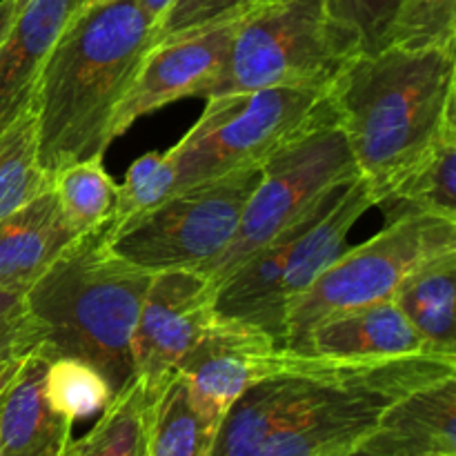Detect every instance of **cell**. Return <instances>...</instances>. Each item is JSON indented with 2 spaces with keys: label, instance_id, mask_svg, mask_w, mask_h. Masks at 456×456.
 Wrapping results in <instances>:
<instances>
[{
  "label": "cell",
  "instance_id": "6da1fadb",
  "mask_svg": "<svg viewBox=\"0 0 456 456\" xmlns=\"http://www.w3.org/2000/svg\"><path fill=\"white\" fill-rule=\"evenodd\" d=\"M151 29L138 0H98L58 36L31 96L38 163L49 176L105 156L116 111L151 49Z\"/></svg>",
  "mask_w": 456,
  "mask_h": 456
},
{
  "label": "cell",
  "instance_id": "7a4b0ae2",
  "mask_svg": "<svg viewBox=\"0 0 456 456\" xmlns=\"http://www.w3.org/2000/svg\"><path fill=\"white\" fill-rule=\"evenodd\" d=\"M328 102L377 205L456 123L454 49L359 53L328 89Z\"/></svg>",
  "mask_w": 456,
  "mask_h": 456
},
{
  "label": "cell",
  "instance_id": "3957f363",
  "mask_svg": "<svg viewBox=\"0 0 456 456\" xmlns=\"http://www.w3.org/2000/svg\"><path fill=\"white\" fill-rule=\"evenodd\" d=\"M151 276L111 252L107 223L78 234L22 294L27 354L85 361L116 395L134 377L132 338Z\"/></svg>",
  "mask_w": 456,
  "mask_h": 456
},
{
  "label": "cell",
  "instance_id": "277c9868",
  "mask_svg": "<svg viewBox=\"0 0 456 456\" xmlns=\"http://www.w3.org/2000/svg\"><path fill=\"white\" fill-rule=\"evenodd\" d=\"M374 208L361 176L330 191L305 218L249 256L214 292L216 319L249 325L285 347V316L343 252L352 227Z\"/></svg>",
  "mask_w": 456,
  "mask_h": 456
},
{
  "label": "cell",
  "instance_id": "5b68a950",
  "mask_svg": "<svg viewBox=\"0 0 456 456\" xmlns=\"http://www.w3.org/2000/svg\"><path fill=\"white\" fill-rule=\"evenodd\" d=\"M359 40L330 16L325 0H270L245 13L225 67L205 98L258 89L328 92Z\"/></svg>",
  "mask_w": 456,
  "mask_h": 456
},
{
  "label": "cell",
  "instance_id": "8992f818",
  "mask_svg": "<svg viewBox=\"0 0 456 456\" xmlns=\"http://www.w3.org/2000/svg\"><path fill=\"white\" fill-rule=\"evenodd\" d=\"M456 374V356L334 361L298 414L256 456H330L354 448L395 401Z\"/></svg>",
  "mask_w": 456,
  "mask_h": 456
},
{
  "label": "cell",
  "instance_id": "52a82bcc",
  "mask_svg": "<svg viewBox=\"0 0 456 456\" xmlns=\"http://www.w3.org/2000/svg\"><path fill=\"white\" fill-rule=\"evenodd\" d=\"M450 254H456V221L417 214L386 223L377 236L346 249L289 303L285 347L297 352L310 330L328 316L395 301L412 276Z\"/></svg>",
  "mask_w": 456,
  "mask_h": 456
},
{
  "label": "cell",
  "instance_id": "ba28073f",
  "mask_svg": "<svg viewBox=\"0 0 456 456\" xmlns=\"http://www.w3.org/2000/svg\"><path fill=\"white\" fill-rule=\"evenodd\" d=\"M261 181L230 243L199 274L218 285L249 256L305 218L325 196L356 178V165L332 110L261 165Z\"/></svg>",
  "mask_w": 456,
  "mask_h": 456
},
{
  "label": "cell",
  "instance_id": "9c48e42d",
  "mask_svg": "<svg viewBox=\"0 0 456 456\" xmlns=\"http://www.w3.org/2000/svg\"><path fill=\"white\" fill-rule=\"evenodd\" d=\"M205 101L194 127L165 151L176 169L174 191L258 167L330 114L328 92L314 89H258Z\"/></svg>",
  "mask_w": 456,
  "mask_h": 456
},
{
  "label": "cell",
  "instance_id": "30bf717a",
  "mask_svg": "<svg viewBox=\"0 0 456 456\" xmlns=\"http://www.w3.org/2000/svg\"><path fill=\"white\" fill-rule=\"evenodd\" d=\"M261 174V165L236 169L174 191L154 209L107 232V245L116 256L151 274L199 270L236 234Z\"/></svg>",
  "mask_w": 456,
  "mask_h": 456
},
{
  "label": "cell",
  "instance_id": "8fae6325",
  "mask_svg": "<svg viewBox=\"0 0 456 456\" xmlns=\"http://www.w3.org/2000/svg\"><path fill=\"white\" fill-rule=\"evenodd\" d=\"M216 321L214 288L196 270L151 276L132 338L134 377L159 390Z\"/></svg>",
  "mask_w": 456,
  "mask_h": 456
},
{
  "label": "cell",
  "instance_id": "7c38bea8",
  "mask_svg": "<svg viewBox=\"0 0 456 456\" xmlns=\"http://www.w3.org/2000/svg\"><path fill=\"white\" fill-rule=\"evenodd\" d=\"M200 417L221 426L254 383L285 370V347L249 325L216 319L176 368Z\"/></svg>",
  "mask_w": 456,
  "mask_h": 456
},
{
  "label": "cell",
  "instance_id": "4fadbf2b",
  "mask_svg": "<svg viewBox=\"0 0 456 456\" xmlns=\"http://www.w3.org/2000/svg\"><path fill=\"white\" fill-rule=\"evenodd\" d=\"M240 18L151 47L116 111L111 138H120L136 120L160 107H167L169 102L181 98L205 101L225 67Z\"/></svg>",
  "mask_w": 456,
  "mask_h": 456
},
{
  "label": "cell",
  "instance_id": "5bb4252c",
  "mask_svg": "<svg viewBox=\"0 0 456 456\" xmlns=\"http://www.w3.org/2000/svg\"><path fill=\"white\" fill-rule=\"evenodd\" d=\"M87 0H18L0 40V132L31 105L36 83L71 18Z\"/></svg>",
  "mask_w": 456,
  "mask_h": 456
},
{
  "label": "cell",
  "instance_id": "9a60e30c",
  "mask_svg": "<svg viewBox=\"0 0 456 456\" xmlns=\"http://www.w3.org/2000/svg\"><path fill=\"white\" fill-rule=\"evenodd\" d=\"M297 352L338 361L435 354L395 301L354 307L319 321Z\"/></svg>",
  "mask_w": 456,
  "mask_h": 456
},
{
  "label": "cell",
  "instance_id": "2e32d148",
  "mask_svg": "<svg viewBox=\"0 0 456 456\" xmlns=\"http://www.w3.org/2000/svg\"><path fill=\"white\" fill-rule=\"evenodd\" d=\"M365 441L390 456H456V374L395 401Z\"/></svg>",
  "mask_w": 456,
  "mask_h": 456
},
{
  "label": "cell",
  "instance_id": "e0dca14e",
  "mask_svg": "<svg viewBox=\"0 0 456 456\" xmlns=\"http://www.w3.org/2000/svg\"><path fill=\"white\" fill-rule=\"evenodd\" d=\"M47 359L22 356L0 392V448L3 456H65L74 423L53 412L43 396Z\"/></svg>",
  "mask_w": 456,
  "mask_h": 456
},
{
  "label": "cell",
  "instance_id": "ac0fdd59",
  "mask_svg": "<svg viewBox=\"0 0 456 456\" xmlns=\"http://www.w3.org/2000/svg\"><path fill=\"white\" fill-rule=\"evenodd\" d=\"M74 239L52 190L0 218V289L22 297Z\"/></svg>",
  "mask_w": 456,
  "mask_h": 456
},
{
  "label": "cell",
  "instance_id": "d6986e66",
  "mask_svg": "<svg viewBox=\"0 0 456 456\" xmlns=\"http://www.w3.org/2000/svg\"><path fill=\"white\" fill-rule=\"evenodd\" d=\"M386 223L405 216H441L456 221V123L377 200Z\"/></svg>",
  "mask_w": 456,
  "mask_h": 456
},
{
  "label": "cell",
  "instance_id": "ffe728a7",
  "mask_svg": "<svg viewBox=\"0 0 456 456\" xmlns=\"http://www.w3.org/2000/svg\"><path fill=\"white\" fill-rule=\"evenodd\" d=\"M395 303L428 350L456 356V254L412 276L396 292Z\"/></svg>",
  "mask_w": 456,
  "mask_h": 456
},
{
  "label": "cell",
  "instance_id": "44dd1931",
  "mask_svg": "<svg viewBox=\"0 0 456 456\" xmlns=\"http://www.w3.org/2000/svg\"><path fill=\"white\" fill-rule=\"evenodd\" d=\"M216 432L218 428L194 408L178 372L151 390L145 456H209Z\"/></svg>",
  "mask_w": 456,
  "mask_h": 456
},
{
  "label": "cell",
  "instance_id": "7402d4cb",
  "mask_svg": "<svg viewBox=\"0 0 456 456\" xmlns=\"http://www.w3.org/2000/svg\"><path fill=\"white\" fill-rule=\"evenodd\" d=\"M150 403L151 390L132 377L111 396L96 426L83 439L69 441L65 456H145Z\"/></svg>",
  "mask_w": 456,
  "mask_h": 456
},
{
  "label": "cell",
  "instance_id": "603a6c76",
  "mask_svg": "<svg viewBox=\"0 0 456 456\" xmlns=\"http://www.w3.org/2000/svg\"><path fill=\"white\" fill-rule=\"evenodd\" d=\"M52 190L38 163V134L31 105L0 132V218Z\"/></svg>",
  "mask_w": 456,
  "mask_h": 456
},
{
  "label": "cell",
  "instance_id": "cb8c5ba5",
  "mask_svg": "<svg viewBox=\"0 0 456 456\" xmlns=\"http://www.w3.org/2000/svg\"><path fill=\"white\" fill-rule=\"evenodd\" d=\"M52 191L62 218L76 236L110 223L118 185L107 174L102 156L78 160L52 176Z\"/></svg>",
  "mask_w": 456,
  "mask_h": 456
},
{
  "label": "cell",
  "instance_id": "d4e9b609",
  "mask_svg": "<svg viewBox=\"0 0 456 456\" xmlns=\"http://www.w3.org/2000/svg\"><path fill=\"white\" fill-rule=\"evenodd\" d=\"M43 396L49 408L76 423L102 412L114 396L107 379L78 359L47 361L43 374Z\"/></svg>",
  "mask_w": 456,
  "mask_h": 456
},
{
  "label": "cell",
  "instance_id": "484cf974",
  "mask_svg": "<svg viewBox=\"0 0 456 456\" xmlns=\"http://www.w3.org/2000/svg\"><path fill=\"white\" fill-rule=\"evenodd\" d=\"M174 190H176V169L165 151H150L134 160L132 167L127 169L125 183L118 185L107 232H116L125 223L154 209L156 205L169 199Z\"/></svg>",
  "mask_w": 456,
  "mask_h": 456
},
{
  "label": "cell",
  "instance_id": "4316f807",
  "mask_svg": "<svg viewBox=\"0 0 456 456\" xmlns=\"http://www.w3.org/2000/svg\"><path fill=\"white\" fill-rule=\"evenodd\" d=\"M387 47L399 49H454L456 0H403Z\"/></svg>",
  "mask_w": 456,
  "mask_h": 456
},
{
  "label": "cell",
  "instance_id": "83f0119b",
  "mask_svg": "<svg viewBox=\"0 0 456 456\" xmlns=\"http://www.w3.org/2000/svg\"><path fill=\"white\" fill-rule=\"evenodd\" d=\"M270 0H172L151 29V47L194 34L221 22L236 20Z\"/></svg>",
  "mask_w": 456,
  "mask_h": 456
},
{
  "label": "cell",
  "instance_id": "f1b7e54d",
  "mask_svg": "<svg viewBox=\"0 0 456 456\" xmlns=\"http://www.w3.org/2000/svg\"><path fill=\"white\" fill-rule=\"evenodd\" d=\"M403 0H325L330 16L359 40L361 53L387 47L390 29Z\"/></svg>",
  "mask_w": 456,
  "mask_h": 456
},
{
  "label": "cell",
  "instance_id": "f546056e",
  "mask_svg": "<svg viewBox=\"0 0 456 456\" xmlns=\"http://www.w3.org/2000/svg\"><path fill=\"white\" fill-rule=\"evenodd\" d=\"M0 356L22 359L27 356V325L22 297L0 289Z\"/></svg>",
  "mask_w": 456,
  "mask_h": 456
},
{
  "label": "cell",
  "instance_id": "4dcf8cb0",
  "mask_svg": "<svg viewBox=\"0 0 456 456\" xmlns=\"http://www.w3.org/2000/svg\"><path fill=\"white\" fill-rule=\"evenodd\" d=\"M16 3L18 0H0V40L4 38L9 25H12L13 13H16Z\"/></svg>",
  "mask_w": 456,
  "mask_h": 456
},
{
  "label": "cell",
  "instance_id": "1f68e13d",
  "mask_svg": "<svg viewBox=\"0 0 456 456\" xmlns=\"http://www.w3.org/2000/svg\"><path fill=\"white\" fill-rule=\"evenodd\" d=\"M169 3H172V0H138L141 9L145 12V16L150 18L151 22L159 20L160 13L169 7Z\"/></svg>",
  "mask_w": 456,
  "mask_h": 456
},
{
  "label": "cell",
  "instance_id": "d6a6232c",
  "mask_svg": "<svg viewBox=\"0 0 456 456\" xmlns=\"http://www.w3.org/2000/svg\"><path fill=\"white\" fill-rule=\"evenodd\" d=\"M330 456H390L386 452H381V450H377L374 445H370L368 441H361V444H356L354 448L350 450H343V452H337V454H330Z\"/></svg>",
  "mask_w": 456,
  "mask_h": 456
},
{
  "label": "cell",
  "instance_id": "836d02e7",
  "mask_svg": "<svg viewBox=\"0 0 456 456\" xmlns=\"http://www.w3.org/2000/svg\"><path fill=\"white\" fill-rule=\"evenodd\" d=\"M18 363H20V359H3V356H0V392L4 390V386L9 383V379L13 377Z\"/></svg>",
  "mask_w": 456,
  "mask_h": 456
},
{
  "label": "cell",
  "instance_id": "e575fe53",
  "mask_svg": "<svg viewBox=\"0 0 456 456\" xmlns=\"http://www.w3.org/2000/svg\"><path fill=\"white\" fill-rule=\"evenodd\" d=\"M87 3H98V0H87Z\"/></svg>",
  "mask_w": 456,
  "mask_h": 456
},
{
  "label": "cell",
  "instance_id": "d590c367",
  "mask_svg": "<svg viewBox=\"0 0 456 456\" xmlns=\"http://www.w3.org/2000/svg\"><path fill=\"white\" fill-rule=\"evenodd\" d=\"M0 456H3V448H0Z\"/></svg>",
  "mask_w": 456,
  "mask_h": 456
}]
</instances>
